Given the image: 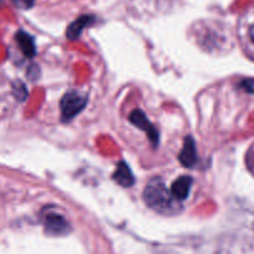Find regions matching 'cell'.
<instances>
[{"label": "cell", "mask_w": 254, "mask_h": 254, "mask_svg": "<svg viewBox=\"0 0 254 254\" xmlns=\"http://www.w3.org/2000/svg\"><path fill=\"white\" fill-rule=\"evenodd\" d=\"M242 89L246 90L249 94H254V79H246L241 84Z\"/></svg>", "instance_id": "11"}, {"label": "cell", "mask_w": 254, "mask_h": 254, "mask_svg": "<svg viewBox=\"0 0 254 254\" xmlns=\"http://www.w3.org/2000/svg\"><path fill=\"white\" fill-rule=\"evenodd\" d=\"M249 38H251L252 43L254 44V23L252 24V26L249 28Z\"/></svg>", "instance_id": "12"}, {"label": "cell", "mask_w": 254, "mask_h": 254, "mask_svg": "<svg viewBox=\"0 0 254 254\" xmlns=\"http://www.w3.org/2000/svg\"><path fill=\"white\" fill-rule=\"evenodd\" d=\"M44 221H45L46 231L53 234L65 233L67 231V227H69V223H67L66 219L64 218L63 216H60V214L56 213L46 214Z\"/></svg>", "instance_id": "6"}, {"label": "cell", "mask_w": 254, "mask_h": 254, "mask_svg": "<svg viewBox=\"0 0 254 254\" xmlns=\"http://www.w3.org/2000/svg\"><path fill=\"white\" fill-rule=\"evenodd\" d=\"M86 23H89V19H80L79 21L72 24L69 28V30H67V36H69V39H71V40L76 39L77 36L80 35L82 29H84V26L86 25Z\"/></svg>", "instance_id": "9"}, {"label": "cell", "mask_w": 254, "mask_h": 254, "mask_svg": "<svg viewBox=\"0 0 254 254\" xmlns=\"http://www.w3.org/2000/svg\"><path fill=\"white\" fill-rule=\"evenodd\" d=\"M130 121L132 122L133 125H136L137 127L142 128L143 131H146V132H147V135L150 136L151 140L153 141V143L158 142L157 131H156L155 127L150 124V121L147 120L146 115L143 114L141 110H135V111L130 115Z\"/></svg>", "instance_id": "3"}, {"label": "cell", "mask_w": 254, "mask_h": 254, "mask_svg": "<svg viewBox=\"0 0 254 254\" xmlns=\"http://www.w3.org/2000/svg\"><path fill=\"white\" fill-rule=\"evenodd\" d=\"M180 161L183 166L186 167H193L197 162V151L194 141L192 137H186L185 143H183V148L180 153Z\"/></svg>", "instance_id": "5"}, {"label": "cell", "mask_w": 254, "mask_h": 254, "mask_svg": "<svg viewBox=\"0 0 254 254\" xmlns=\"http://www.w3.org/2000/svg\"><path fill=\"white\" fill-rule=\"evenodd\" d=\"M86 97L80 95L79 92H67L60 102L61 116H63L64 121H69L72 117L76 116V115L84 109L85 105H86Z\"/></svg>", "instance_id": "2"}, {"label": "cell", "mask_w": 254, "mask_h": 254, "mask_svg": "<svg viewBox=\"0 0 254 254\" xmlns=\"http://www.w3.org/2000/svg\"><path fill=\"white\" fill-rule=\"evenodd\" d=\"M16 41H18L19 46H20L21 51L24 53V55L28 56V58H33L36 54L35 49V43H34L33 38L30 35H28L24 31L16 34Z\"/></svg>", "instance_id": "8"}, {"label": "cell", "mask_w": 254, "mask_h": 254, "mask_svg": "<svg viewBox=\"0 0 254 254\" xmlns=\"http://www.w3.org/2000/svg\"><path fill=\"white\" fill-rule=\"evenodd\" d=\"M192 183H193V181L190 176H182V177H180L173 182L172 187H171V193L178 202L183 201L190 194Z\"/></svg>", "instance_id": "4"}, {"label": "cell", "mask_w": 254, "mask_h": 254, "mask_svg": "<svg viewBox=\"0 0 254 254\" xmlns=\"http://www.w3.org/2000/svg\"><path fill=\"white\" fill-rule=\"evenodd\" d=\"M0 3H1V0H0Z\"/></svg>", "instance_id": "13"}, {"label": "cell", "mask_w": 254, "mask_h": 254, "mask_svg": "<svg viewBox=\"0 0 254 254\" xmlns=\"http://www.w3.org/2000/svg\"><path fill=\"white\" fill-rule=\"evenodd\" d=\"M143 197L147 206L160 213H176L178 207H181L180 202L171 193V190H167L163 181L160 178H153L147 183Z\"/></svg>", "instance_id": "1"}, {"label": "cell", "mask_w": 254, "mask_h": 254, "mask_svg": "<svg viewBox=\"0 0 254 254\" xmlns=\"http://www.w3.org/2000/svg\"><path fill=\"white\" fill-rule=\"evenodd\" d=\"M14 5L19 9H23V10H26V9H30L31 6L34 5L35 0H11Z\"/></svg>", "instance_id": "10"}, {"label": "cell", "mask_w": 254, "mask_h": 254, "mask_svg": "<svg viewBox=\"0 0 254 254\" xmlns=\"http://www.w3.org/2000/svg\"><path fill=\"white\" fill-rule=\"evenodd\" d=\"M114 180L122 187H131L135 183V177H133L128 165L125 162H120L117 165L116 171L114 173Z\"/></svg>", "instance_id": "7"}]
</instances>
